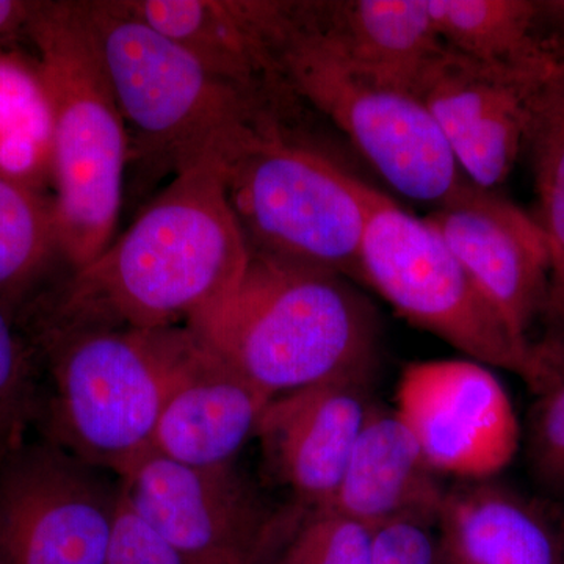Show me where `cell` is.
Masks as SVG:
<instances>
[{
  "mask_svg": "<svg viewBox=\"0 0 564 564\" xmlns=\"http://www.w3.org/2000/svg\"><path fill=\"white\" fill-rule=\"evenodd\" d=\"M226 159L174 174L172 184L63 295L58 329L195 328L236 291L251 251L226 193Z\"/></svg>",
  "mask_w": 564,
  "mask_h": 564,
  "instance_id": "6da1fadb",
  "label": "cell"
},
{
  "mask_svg": "<svg viewBox=\"0 0 564 564\" xmlns=\"http://www.w3.org/2000/svg\"><path fill=\"white\" fill-rule=\"evenodd\" d=\"M192 332L270 400L367 378L377 348L372 311L344 276L254 252L228 302Z\"/></svg>",
  "mask_w": 564,
  "mask_h": 564,
  "instance_id": "7a4b0ae2",
  "label": "cell"
},
{
  "mask_svg": "<svg viewBox=\"0 0 564 564\" xmlns=\"http://www.w3.org/2000/svg\"><path fill=\"white\" fill-rule=\"evenodd\" d=\"M25 32L50 124L58 251L76 272L113 240L128 128L82 2H33Z\"/></svg>",
  "mask_w": 564,
  "mask_h": 564,
  "instance_id": "3957f363",
  "label": "cell"
},
{
  "mask_svg": "<svg viewBox=\"0 0 564 564\" xmlns=\"http://www.w3.org/2000/svg\"><path fill=\"white\" fill-rule=\"evenodd\" d=\"M82 6L128 133L174 174L212 155L229 161L281 122L278 98L221 79L128 2Z\"/></svg>",
  "mask_w": 564,
  "mask_h": 564,
  "instance_id": "277c9868",
  "label": "cell"
},
{
  "mask_svg": "<svg viewBox=\"0 0 564 564\" xmlns=\"http://www.w3.org/2000/svg\"><path fill=\"white\" fill-rule=\"evenodd\" d=\"M52 352V444L120 477L151 447L170 397L206 359L188 328L58 329Z\"/></svg>",
  "mask_w": 564,
  "mask_h": 564,
  "instance_id": "5b68a950",
  "label": "cell"
},
{
  "mask_svg": "<svg viewBox=\"0 0 564 564\" xmlns=\"http://www.w3.org/2000/svg\"><path fill=\"white\" fill-rule=\"evenodd\" d=\"M226 193L250 251L359 278V256L378 193L281 122L226 163Z\"/></svg>",
  "mask_w": 564,
  "mask_h": 564,
  "instance_id": "8992f818",
  "label": "cell"
},
{
  "mask_svg": "<svg viewBox=\"0 0 564 564\" xmlns=\"http://www.w3.org/2000/svg\"><path fill=\"white\" fill-rule=\"evenodd\" d=\"M359 278L467 359L524 377L532 344L511 332L440 232L383 193L364 234Z\"/></svg>",
  "mask_w": 564,
  "mask_h": 564,
  "instance_id": "52a82bcc",
  "label": "cell"
},
{
  "mask_svg": "<svg viewBox=\"0 0 564 564\" xmlns=\"http://www.w3.org/2000/svg\"><path fill=\"white\" fill-rule=\"evenodd\" d=\"M280 63L292 91L343 129L393 191L434 206L458 191L462 170L417 96L315 46L293 25L291 6Z\"/></svg>",
  "mask_w": 564,
  "mask_h": 564,
  "instance_id": "ba28073f",
  "label": "cell"
},
{
  "mask_svg": "<svg viewBox=\"0 0 564 564\" xmlns=\"http://www.w3.org/2000/svg\"><path fill=\"white\" fill-rule=\"evenodd\" d=\"M55 444L0 456V564H104L120 486Z\"/></svg>",
  "mask_w": 564,
  "mask_h": 564,
  "instance_id": "9c48e42d",
  "label": "cell"
},
{
  "mask_svg": "<svg viewBox=\"0 0 564 564\" xmlns=\"http://www.w3.org/2000/svg\"><path fill=\"white\" fill-rule=\"evenodd\" d=\"M393 411L441 477L491 480L521 444L510 395L488 366L473 359L408 364Z\"/></svg>",
  "mask_w": 564,
  "mask_h": 564,
  "instance_id": "30bf717a",
  "label": "cell"
},
{
  "mask_svg": "<svg viewBox=\"0 0 564 564\" xmlns=\"http://www.w3.org/2000/svg\"><path fill=\"white\" fill-rule=\"evenodd\" d=\"M128 502L187 558L256 564L274 534L262 500L234 464L199 467L148 451L118 477Z\"/></svg>",
  "mask_w": 564,
  "mask_h": 564,
  "instance_id": "8fae6325",
  "label": "cell"
},
{
  "mask_svg": "<svg viewBox=\"0 0 564 564\" xmlns=\"http://www.w3.org/2000/svg\"><path fill=\"white\" fill-rule=\"evenodd\" d=\"M551 74L486 65L444 46L422 69L413 93L436 121L467 181L494 191L524 150L530 104Z\"/></svg>",
  "mask_w": 564,
  "mask_h": 564,
  "instance_id": "7c38bea8",
  "label": "cell"
},
{
  "mask_svg": "<svg viewBox=\"0 0 564 564\" xmlns=\"http://www.w3.org/2000/svg\"><path fill=\"white\" fill-rule=\"evenodd\" d=\"M425 220L440 232L511 332H527L543 310L552 278L544 229L513 203L464 181Z\"/></svg>",
  "mask_w": 564,
  "mask_h": 564,
  "instance_id": "4fadbf2b",
  "label": "cell"
},
{
  "mask_svg": "<svg viewBox=\"0 0 564 564\" xmlns=\"http://www.w3.org/2000/svg\"><path fill=\"white\" fill-rule=\"evenodd\" d=\"M367 378L325 381L270 400L254 437L274 477L307 513L329 503L372 410Z\"/></svg>",
  "mask_w": 564,
  "mask_h": 564,
  "instance_id": "5bb4252c",
  "label": "cell"
},
{
  "mask_svg": "<svg viewBox=\"0 0 564 564\" xmlns=\"http://www.w3.org/2000/svg\"><path fill=\"white\" fill-rule=\"evenodd\" d=\"M221 79L262 93L295 95L280 63L288 2L267 0H126Z\"/></svg>",
  "mask_w": 564,
  "mask_h": 564,
  "instance_id": "9a60e30c",
  "label": "cell"
},
{
  "mask_svg": "<svg viewBox=\"0 0 564 564\" xmlns=\"http://www.w3.org/2000/svg\"><path fill=\"white\" fill-rule=\"evenodd\" d=\"M296 31L348 68L413 91L440 54L429 0L291 2Z\"/></svg>",
  "mask_w": 564,
  "mask_h": 564,
  "instance_id": "2e32d148",
  "label": "cell"
},
{
  "mask_svg": "<svg viewBox=\"0 0 564 564\" xmlns=\"http://www.w3.org/2000/svg\"><path fill=\"white\" fill-rule=\"evenodd\" d=\"M440 477L395 411L373 403L339 486L322 510L370 530L399 519L436 524L447 492Z\"/></svg>",
  "mask_w": 564,
  "mask_h": 564,
  "instance_id": "e0dca14e",
  "label": "cell"
},
{
  "mask_svg": "<svg viewBox=\"0 0 564 564\" xmlns=\"http://www.w3.org/2000/svg\"><path fill=\"white\" fill-rule=\"evenodd\" d=\"M269 402L265 393L207 351L203 366L163 408L150 451L188 466L234 464L254 437Z\"/></svg>",
  "mask_w": 564,
  "mask_h": 564,
  "instance_id": "ac0fdd59",
  "label": "cell"
},
{
  "mask_svg": "<svg viewBox=\"0 0 564 564\" xmlns=\"http://www.w3.org/2000/svg\"><path fill=\"white\" fill-rule=\"evenodd\" d=\"M436 525L443 564H564L543 513L489 480L447 489Z\"/></svg>",
  "mask_w": 564,
  "mask_h": 564,
  "instance_id": "d6986e66",
  "label": "cell"
},
{
  "mask_svg": "<svg viewBox=\"0 0 564 564\" xmlns=\"http://www.w3.org/2000/svg\"><path fill=\"white\" fill-rule=\"evenodd\" d=\"M429 7L444 46L464 57L543 76L558 68L534 39V0H429Z\"/></svg>",
  "mask_w": 564,
  "mask_h": 564,
  "instance_id": "ffe728a7",
  "label": "cell"
},
{
  "mask_svg": "<svg viewBox=\"0 0 564 564\" xmlns=\"http://www.w3.org/2000/svg\"><path fill=\"white\" fill-rule=\"evenodd\" d=\"M524 148L532 158L541 228L552 250V288L564 302V65L540 85L530 104Z\"/></svg>",
  "mask_w": 564,
  "mask_h": 564,
  "instance_id": "44dd1931",
  "label": "cell"
},
{
  "mask_svg": "<svg viewBox=\"0 0 564 564\" xmlns=\"http://www.w3.org/2000/svg\"><path fill=\"white\" fill-rule=\"evenodd\" d=\"M55 251L52 203L0 173V299L29 285Z\"/></svg>",
  "mask_w": 564,
  "mask_h": 564,
  "instance_id": "7402d4cb",
  "label": "cell"
},
{
  "mask_svg": "<svg viewBox=\"0 0 564 564\" xmlns=\"http://www.w3.org/2000/svg\"><path fill=\"white\" fill-rule=\"evenodd\" d=\"M533 393L529 419L530 466L552 492H564V337L530 347L524 377Z\"/></svg>",
  "mask_w": 564,
  "mask_h": 564,
  "instance_id": "603a6c76",
  "label": "cell"
},
{
  "mask_svg": "<svg viewBox=\"0 0 564 564\" xmlns=\"http://www.w3.org/2000/svg\"><path fill=\"white\" fill-rule=\"evenodd\" d=\"M373 530L332 510L307 513L273 564H370Z\"/></svg>",
  "mask_w": 564,
  "mask_h": 564,
  "instance_id": "cb8c5ba5",
  "label": "cell"
},
{
  "mask_svg": "<svg viewBox=\"0 0 564 564\" xmlns=\"http://www.w3.org/2000/svg\"><path fill=\"white\" fill-rule=\"evenodd\" d=\"M35 413V383L31 364L0 306V456L24 444Z\"/></svg>",
  "mask_w": 564,
  "mask_h": 564,
  "instance_id": "d4e9b609",
  "label": "cell"
},
{
  "mask_svg": "<svg viewBox=\"0 0 564 564\" xmlns=\"http://www.w3.org/2000/svg\"><path fill=\"white\" fill-rule=\"evenodd\" d=\"M120 486V485H118ZM131 507L118 491L117 511L104 564H193Z\"/></svg>",
  "mask_w": 564,
  "mask_h": 564,
  "instance_id": "484cf974",
  "label": "cell"
},
{
  "mask_svg": "<svg viewBox=\"0 0 564 564\" xmlns=\"http://www.w3.org/2000/svg\"><path fill=\"white\" fill-rule=\"evenodd\" d=\"M433 522L399 519L373 530L370 564H443Z\"/></svg>",
  "mask_w": 564,
  "mask_h": 564,
  "instance_id": "4316f807",
  "label": "cell"
},
{
  "mask_svg": "<svg viewBox=\"0 0 564 564\" xmlns=\"http://www.w3.org/2000/svg\"><path fill=\"white\" fill-rule=\"evenodd\" d=\"M32 7L33 2L0 0V36H9L20 29H28Z\"/></svg>",
  "mask_w": 564,
  "mask_h": 564,
  "instance_id": "83f0119b",
  "label": "cell"
},
{
  "mask_svg": "<svg viewBox=\"0 0 564 564\" xmlns=\"http://www.w3.org/2000/svg\"><path fill=\"white\" fill-rule=\"evenodd\" d=\"M193 564H248L243 560L237 558V556H210V558L195 560Z\"/></svg>",
  "mask_w": 564,
  "mask_h": 564,
  "instance_id": "f1b7e54d",
  "label": "cell"
},
{
  "mask_svg": "<svg viewBox=\"0 0 564 564\" xmlns=\"http://www.w3.org/2000/svg\"><path fill=\"white\" fill-rule=\"evenodd\" d=\"M560 536H562L563 556H564V530H563V533L560 534Z\"/></svg>",
  "mask_w": 564,
  "mask_h": 564,
  "instance_id": "f546056e",
  "label": "cell"
}]
</instances>
